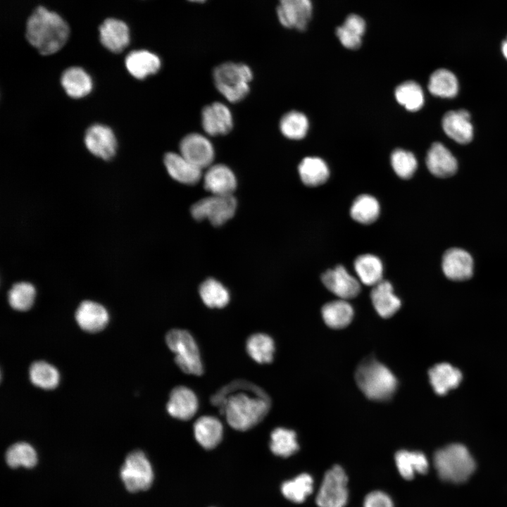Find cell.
I'll list each match as a JSON object with an SVG mask.
<instances>
[{"label": "cell", "mask_w": 507, "mask_h": 507, "mask_svg": "<svg viewBox=\"0 0 507 507\" xmlns=\"http://www.w3.org/2000/svg\"><path fill=\"white\" fill-rule=\"evenodd\" d=\"M120 477L130 492L148 489L153 482L151 465L142 451L130 453L120 469Z\"/></svg>", "instance_id": "cell-8"}, {"label": "cell", "mask_w": 507, "mask_h": 507, "mask_svg": "<svg viewBox=\"0 0 507 507\" xmlns=\"http://www.w3.org/2000/svg\"><path fill=\"white\" fill-rule=\"evenodd\" d=\"M213 77L218 91L229 101L236 103L248 95L253 73L246 64L226 62L215 68Z\"/></svg>", "instance_id": "cell-5"}, {"label": "cell", "mask_w": 507, "mask_h": 507, "mask_svg": "<svg viewBox=\"0 0 507 507\" xmlns=\"http://www.w3.org/2000/svg\"><path fill=\"white\" fill-rule=\"evenodd\" d=\"M355 379L361 392L368 399L377 401L389 400L397 388V380L392 371L373 358L358 366Z\"/></svg>", "instance_id": "cell-3"}, {"label": "cell", "mask_w": 507, "mask_h": 507, "mask_svg": "<svg viewBox=\"0 0 507 507\" xmlns=\"http://www.w3.org/2000/svg\"><path fill=\"white\" fill-rule=\"evenodd\" d=\"M312 0H279L276 9L280 24L288 29L303 31L313 15Z\"/></svg>", "instance_id": "cell-10"}, {"label": "cell", "mask_w": 507, "mask_h": 507, "mask_svg": "<svg viewBox=\"0 0 507 507\" xmlns=\"http://www.w3.org/2000/svg\"><path fill=\"white\" fill-rule=\"evenodd\" d=\"M109 316L106 309L101 304L92 301H82L75 312V320L78 325L88 332L102 330L108 322Z\"/></svg>", "instance_id": "cell-21"}, {"label": "cell", "mask_w": 507, "mask_h": 507, "mask_svg": "<svg viewBox=\"0 0 507 507\" xmlns=\"http://www.w3.org/2000/svg\"><path fill=\"white\" fill-rule=\"evenodd\" d=\"M363 506V507H394V503L387 494L377 490L365 496Z\"/></svg>", "instance_id": "cell-45"}, {"label": "cell", "mask_w": 507, "mask_h": 507, "mask_svg": "<svg viewBox=\"0 0 507 507\" xmlns=\"http://www.w3.org/2000/svg\"><path fill=\"white\" fill-rule=\"evenodd\" d=\"M366 27L365 19L358 14L352 13L337 27L335 33L342 46L354 50L361 46Z\"/></svg>", "instance_id": "cell-26"}, {"label": "cell", "mask_w": 507, "mask_h": 507, "mask_svg": "<svg viewBox=\"0 0 507 507\" xmlns=\"http://www.w3.org/2000/svg\"><path fill=\"white\" fill-rule=\"evenodd\" d=\"M165 342L175 354L176 364L184 373L194 375L203 373V363L197 344L188 331L171 330L165 336Z\"/></svg>", "instance_id": "cell-6"}, {"label": "cell", "mask_w": 507, "mask_h": 507, "mask_svg": "<svg viewBox=\"0 0 507 507\" xmlns=\"http://www.w3.org/2000/svg\"><path fill=\"white\" fill-rule=\"evenodd\" d=\"M201 125L211 136L224 135L233 127V118L229 108L221 102H213L204 107L201 111Z\"/></svg>", "instance_id": "cell-13"}, {"label": "cell", "mask_w": 507, "mask_h": 507, "mask_svg": "<svg viewBox=\"0 0 507 507\" xmlns=\"http://www.w3.org/2000/svg\"><path fill=\"white\" fill-rule=\"evenodd\" d=\"M313 491V479L311 475L301 473L281 486L283 496L294 503H302Z\"/></svg>", "instance_id": "cell-37"}, {"label": "cell", "mask_w": 507, "mask_h": 507, "mask_svg": "<svg viewBox=\"0 0 507 507\" xmlns=\"http://www.w3.org/2000/svg\"><path fill=\"white\" fill-rule=\"evenodd\" d=\"M29 376L31 382L44 389H52L59 383L58 370L52 365L42 361H35L30 367Z\"/></svg>", "instance_id": "cell-39"}, {"label": "cell", "mask_w": 507, "mask_h": 507, "mask_svg": "<svg viewBox=\"0 0 507 507\" xmlns=\"http://www.w3.org/2000/svg\"><path fill=\"white\" fill-rule=\"evenodd\" d=\"M391 164L396 174L402 179L411 178L418 166L415 156L401 149H397L392 152Z\"/></svg>", "instance_id": "cell-44"}, {"label": "cell", "mask_w": 507, "mask_h": 507, "mask_svg": "<svg viewBox=\"0 0 507 507\" xmlns=\"http://www.w3.org/2000/svg\"><path fill=\"white\" fill-rule=\"evenodd\" d=\"M348 477L344 469L337 465L327 470L316 496L318 507H344L349 499Z\"/></svg>", "instance_id": "cell-9"}, {"label": "cell", "mask_w": 507, "mask_h": 507, "mask_svg": "<svg viewBox=\"0 0 507 507\" xmlns=\"http://www.w3.org/2000/svg\"><path fill=\"white\" fill-rule=\"evenodd\" d=\"M301 181L308 187H317L324 184L330 175L326 163L318 157H306L299 165Z\"/></svg>", "instance_id": "cell-32"}, {"label": "cell", "mask_w": 507, "mask_h": 507, "mask_svg": "<svg viewBox=\"0 0 507 507\" xmlns=\"http://www.w3.org/2000/svg\"><path fill=\"white\" fill-rule=\"evenodd\" d=\"M442 127L448 137L459 144H465L472 139L473 127L466 110L446 112L442 118Z\"/></svg>", "instance_id": "cell-18"}, {"label": "cell", "mask_w": 507, "mask_h": 507, "mask_svg": "<svg viewBox=\"0 0 507 507\" xmlns=\"http://www.w3.org/2000/svg\"><path fill=\"white\" fill-rule=\"evenodd\" d=\"M246 349L249 356L258 363H269L273 359L275 344L273 339L264 333L251 335L246 341Z\"/></svg>", "instance_id": "cell-35"}, {"label": "cell", "mask_w": 507, "mask_h": 507, "mask_svg": "<svg viewBox=\"0 0 507 507\" xmlns=\"http://www.w3.org/2000/svg\"><path fill=\"white\" fill-rule=\"evenodd\" d=\"M179 149L181 155L201 169L211 166L215 158L211 141L196 132L185 135L180 142Z\"/></svg>", "instance_id": "cell-11"}, {"label": "cell", "mask_w": 507, "mask_h": 507, "mask_svg": "<svg viewBox=\"0 0 507 507\" xmlns=\"http://www.w3.org/2000/svg\"><path fill=\"white\" fill-rule=\"evenodd\" d=\"M6 461L11 468L23 466L30 468L37 462V456L35 449L25 442L12 444L6 451Z\"/></svg>", "instance_id": "cell-41"}, {"label": "cell", "mask_w": 507, "mask_h": 507, "mask_svg": "<svg viewBox=\"0 0 507 507\" xmlns=\"http://www.w3.org/2000/svg\"><path fill=\"white\" fill-rule=\"evenodd\" d=\"M434 465L439 477L448 482H466L476 469V463L468 449L460 444H449L434 455Z\"/></svg>", "instance_id": "cell-4"}, {"label": "cell", "mask_w": 507, "mask_h": 507, "mask_svg": "<svg viewBox=\"0 0 507 507\" xmlns=\"http://www.w3.org/2000/svg\"><path fill=\"white\" fill-rule=\"evenodd\" d=\"M501 49L504 57L507 59V39L503 42Z\"/></svg>", "instance_id": "cell-46"}, {"label": "cell", "mask_w": 507, "mask_h": 507, "mask_svg": "<svg viewBox=\"0 0 507 507\" xmlns=\"http://www.w3.org/2000/svg\"><path fill=\"white\" fill-rule=\"evenodd\" d=\"M426 165L433 175L442 178L454 175L458 168L456 158L439 142L433 143L428 150Z\"/></svg>", "instance_id": "cell-20"}, {"label": "cell", "mask_w": 507, "mask_h": 507, "mask_svg": "<svg viewBox=\"0 0 507 507\" xmlns=\"http://www.w3.org/2000/svg\"><path fill=\"white\" fill-rule=\"evenodd\" d=\"M270 448L276 456L289 457L299 449L296 434L294 431L284 427H277L270 434Z\"/></svg>", "instance_id": "cell-38"}, {"label": "cell", "mask_w": 507, "mask_h": 507, "mask_svg": "<svg viewBox=\"0 0 507 507\" xmlns=\"http://www.w3.org/2000/svg\"><path fill=\"white\" fill-rule=\"evenodd\" d=\"M308 129L306 116L299 111H292L285 113L280 122V130L282 134L291 139L304 137Z\"/></svg>", "instance_id": "cell-42"}, {"label": "cell", "mask_w": 507, "mask_h": 507, "mask_svg": "<svg viewBox=\"0 0 507 507\" xmlns=\"http://www.w3.org/2000/svg\"><path fill=\"white\" fill-rule=\"evenodd\" d=\"M35 294V288L32 284L26 282L15 283L8 292V303L15 310L27 311L33 305Z\"/></svg>", "instance_id": "cell-43"}, {"label": "cell", "mask_w": 507, "mask_h": 507, "mask_svg": "<svg viewBox=\"0 0 507 507\" xmlns=\"http://www.w3.org/2000/svg\"><path fill=\"white\" fill-rule=\"evenodd\" d=\"M430 93L442 98H453L458 91V82L453 73L446 69H438L431 75L428 82Z\"/></svg>", "instance_id": "cell-34"}, {"label": "cell", "mask_w": 507, "mask_h": 507, "mask_svg": "<svg viewBox=\"0 0 507 507\" xmlns=\"http://www.w3.org/2000/svg\"><path fill=\"white\" fill-rule=\"evenodd\" d=\"M429 377L434 392L439 395L445 394L456 388L462 380L461 371L446 363L432 367L429 370Z\"/></svg>", "instance_id": "cell-28"}, {"label": "cell", "mask_w": 507, "mask_h": 507, "mask_svg": "<svg viewBox=\"0 0 507 507\" xmlns=\"http://www.w3.org/2000/svg\"><path fill=\"white\" fill-rule=\"evenodd\" d=\"M193 431L195 439L203 448L212 449L220 442L223 427L217 418L204 415L196 420Z\"/></svg>", "instance_id": "cell-25"}, {"label": "cell", "mask_w": 507, "mask_h": 507, "mask_svg": "<svg viewBox=\"0 0 507 507\" xmlns=\"http://www.w3.org/2000/svg\"><path fill=\"white\" fill-rule=\"evenodd\" d=\"M397 101L409 111H417L424 104V94L420 86L414 81H406L395 90Z\"/></svg>", "instance_id": "cell-40"}, {"label": "cell", "mask_w": 507, "mask_h": 507, "mask_svg": "<svg viewBox=\"0 0 507 507\" xmlns=\"http://www.w3.org/2000/svg\"><path fill=\"white\" fill-rule=\"evenodd\" d=\"M237 185L234 173L225 164H212L204 173V188L213 195H232Z\"/></svg>", "instance_id": "cell-15"}, {"label": "cell", "mask_w": 507, "mask_h": 507, "mask_svg": "<svg viewBox=\"0 0 507 507\" xmlns=\"http://www.w3.org/2000/svg\"><path fill=\"white\" fill-rule=\"evenodd\" d=\"M225 416L227 423L239 431L258 424L270 408L269 396L259 387L244 381H236L222 388L211 399Z\"/></svg>", "instance_id": "cell-1"}, {"label": "cell", "mask_w": 507, "mask_h": 507, "mask_svg": "<svg viewBox=\"0 0 507 507\" xmlns=\"http://www.w3.org/2000/svg\"><path fill=\"white\" fill-rule=\"evenodd\" d=\"M198 406V399L194 392L184 386H178L171 391L166 409L172 417L187 420L195 415Z\"/></svg>", "instance_id": "cell-17"}, {"label": "cell", "mask_w": 507, "mask_h": 507, "mask_svg": "<svg viewBox=\"0 0 507 507\" xmlns=\"http://www.w3.org/2000/svg\"><path fill=\"white\" fill-rule=\"evenodd\" d=\"M370 299L377 313L384 318L394 315L401 306V300L394 294L393 287L387 280H382L373 286Z\"/></svg>", "instance_id": "cell-23"}, {"label": "cell", "mask_w": 507, "mask_h": 507, "mask_svg": "<svg viewBox=\"0 0 507 507\" xmlns=\"http://www.w3.org/2000/svg\"><path fill=\"white\" fill-rule=\"evenodd\" d=\"M325 324L332 329H342L348 326L353 317V308L344 299H338L325 303L321 310Z\"/></svg>", "instance_id": "cell-30"}, {"label": "cell", "mask_w": 507, "mask_h": 507, "mask_svg": "<svg viewBox=\"0 0 507 507\" xmlns=\"http://www.w3.org/2000/svg\"><path fill=\"white\" fill-rule=\"evenodd\" d=\"M188 1H191V2H195V3H203V2H204L206 0H188Z\"/></svg>", "instance_id": "cell-47"}, {"label": "cell", "mask_w": 507, "mask_h": 507, "mask_svg": "<svg viewBox=\"0 0 507 507\" xmlns=\"http://www.w3.org/2000/svg\"><path fill=\"white\" fill-rule=\"evenodd\" d=\"M394 459L399 474L405 480H412L416 473L425 474L428 470L427 458L420 451L399 450Z\"/></svg>", "instance_id": "cell-27"}, {"label": "cell", "mask_w": 507, "mask_h": 507, "mask_svg": "<svg viewBox=\"0 0 507 507\" xmlns=\"http://www.w3.org/2000/svg\"><path fill=\"white\" fill-rule=\"evenodd\" d=\"M237 206L232 195H213L203 198L191 207L196 220H208L214 226H220L234 215Z\"/></svg>", "instance_id": "cell-7"}, {"label": "cell", "mask_w": 507, "mask_h": 507, "mask_svg": "<svg viewBox=\"0 0 507 507\" xmlns=\"http://www.w3.org/2000/svg\"><path fill=\"white\" fill-rule=\"evenodd\" d=\"M321 280L326 289L341 299H353L361 292L359 281L343 265L326 270L322 274Z\"/></svg>", "instance_id": "cell-12"}, {"label": "cell", "mask_w": 507, "mask_h": 507, "mask_svg": "<svg viewBox=\"0 0 507 507\" xmlns=\"http://www.w3.org/2000/svg\"><path fill=\"white\" fill-rule=\"evenodd\" d=\"M380 206L378 201L369 194H361L353 201L351 208V217L356 222L370 225L376 221L380 215Z\"/></svg>", "instance_id": "cell-33"}, {"label": "cell", "mask_w": 507, "mask_h": 507, "mask_svg": "<svg viewBox=\"0 0 507 507\" xmlns=\"http://www.w3.org/2000/svg\"><path fill=\"white\" fill-rule=\"evenodd\" d=\"M61 84L68 96L79 99L87 95L92 89L89 74L80 67H70L61 77Z\"/></svg>", "instance_id": "cell-29"}, {"label": "cell", "mask_w": 507, "mask_h": 507, "mask_svg": "<svg viewBox=\"0 0 507 507\" xmlns=\"http://www.w3.org/2000/svg\"><path fill=\"white\" fill-rule=\"evenodd\" d=\"M69 27L57 13L42 6L30 16L26 27L27 41L43 55L60 50L67 42Z\"/></svg>", "instance_id": "cell-2"}, {"label": "cell", "mask_w": 507, "mask_h": 507, "mask_svg": "<svg viewBox=\"0 0 507 507\" xmlns=\"http://www.w3.org/2000/svg\"><path fill=\"white\" fill-rule=\"evenodd\" d=\"M99 36L101 44L114 53L121 52L130 42L127 25L115 18H108L103 22L99 27Z\"/></svg>", "instance_id": "cell-22"}, {"label": "cell", "mask_w": 507, "mask_h": 507, "mask_svg": "<svg viewBox=\"0 0 507 507\" xmlns=\"http://www.w3.org/2000/svg\"><path fill=\"white\" fill-rule=\"evenodd\" d=\"M444 274L449 280L463 281L473 274V259L466 251L453 248L446 251L442 258Z\"/></svg>", "instance_id": "cell-16"}, {"label": "cell", "mask_w": 507, "mask_h": 507, "mask_svg": "<svg viewBox=\"0 0 507 507\" xmlns=\"http://www.w3.org/2000/svg\"><path fill=\"white\" fill-rule=\"evenodd\" d=\"M84 143L92 154L104 160L111 158L116 151L115 135L106 125L95 124L89 127L85 133Z\"/></svg>", "instance_id": "cell-14"}, {"label": "cell", "mask_w": 507, "mask_h": 507, "mask_svg": "<svg viewBox=\"0 0 507 507\" xmlns=\"http://www.w3.org/2000/svg\"><path fill=\"white\" fill-rule=\"evenodd\" d=\"M199 295L204 304L209 308H223L230 299L227 289L214 278H208L201 283Z\"/></svg>", "instance_id": "cell-36"}, {"label": "cell", "mask_w": 507, "mask_h": 507, "mask_svg": "<svg viewBox=\"0 0 507 507\" xmlns=\"http://www.w3.org/2000/svg\"><path fill=\"white\" fill-rule=\"evenodd\" d=\"M164 165L175 180L184 184H195L202 177V169L197 167L180 153L168 152L164 156Z\"/></svg>", "instance_id": "cell-19"}, {"label": "cell", "mask_w": 507, "mask_h": 507, "mask_svg": "<svg viewBox=\"0 0 507 507\" xmlns=\"http://www.w3.org/2000/svg\"><path fill=\"white\" fill-rule=\"evenodd\" d=\"M125 65L134 77L142 80L157 73L161 68V61L159 57L152 52L136 50L127 56Z\"/></svg>", "instance_id": "cell-24"}, {"label": "cell", "mask_w": 507, "mask_h": 507, "mask_svg": "<svg viewBox=\"0 0 507 507\" xmlns=\"http://www.w3.org/2000/svg\"><path fill=\"white\" fill-rule=\"evenodd\" d=\"M354 270L359 280L365 285L373 287L382 280L383 265L375 255L358 256L354 261Z\"/></svg>", "instance_id": "cell-31"}]
</instances>
